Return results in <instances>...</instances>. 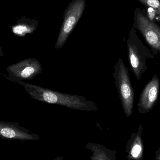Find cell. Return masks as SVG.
Segmentation results:
<instances>
[{
	"label": "cell",
	"mask_w": 160,
	"mask_h": 160,
	"mask_svg": "<svg viewBox=\"0 0 160 160\" xmlns=\"http://www.w3.org/2000/svg\"><path fill=\"white\" fill-rule=\"evenodd\" d=\"M156 160H160V148L156 152Z\"/></svg>",
	"instance_id": "obj_12"
},
{
	"label": "cell",
	"mask_w": 160,
	"mask_h": 160,
	"mask_svg": "<svg viewBox=\"0 0 160 160\" xmlns=\"http://www.w3.org/2000/svg\"><path fill=\"white\" fill-rule=\"evenodd\" d=\"M85 7V0H73L69 3L64 14L63 21L54 47L55 49L64 47L82 15Z\"/></svg>",
	"instance_id": "obj_5"
},
{
	"label": "cell",
	"mask_w": 160,
	"mask_h": 160,
	"mask_svg": "<svg viewBox=\"0 0 160 160\" xmlns=\"http://www.w3.org/2000/svg\"><path fill=\"white\" fill-rule=\"evenodd\" d=\"M113 77L122 109L127 117H130L133 112L134 91L131 82L128 70L121 57L118 58L114 66Z\"/></svg>",
	"instance_id": "obj_3"
},
{
	"label": "cell",
	"mask_w": 160,
	"mask_h": 160,
	"mask_svg": "<svg viewBox=\"0 0 160 160\" xmlns=\"http://www.w3.org/2000/svg\"><path fill=\"white\" fill-rule=\"evenodd\" d=\"M0 138L13 141L37 140L38 136L28 130L20 127L17 122L0 120Z\"/></svg>",
	"instance_id": "obj_8"
},
{
	"label": "cell",
	"mask_w": 160,
	"mask_h": 160,
	"mask_svg": "<svg viewBox=\"0 0 160 160\" xmlns=\"http://www.w3.org/2000/svg\"></svg>",
	"instance_id": "obj_14"
},
{
	"label": "cell",
	"mask_w": 160,
	"mask_h": 160,
	"mask_svg": "<svg viewBox=\"0 0 160 160\" xmlns=\"http://www.w3.org/2000/svg\"><path fill=\"white\" fill-rule=\"evenodd\" d=\"M142 126L140 125L137 132L132 133L129 148L128 157L130 159L141 160L143 154V144L142 141Z\"/></svg>",
	"instance_id": "obj_9"
},
{
	"label": "cell",
	"mask_w": 160,
	"mask_h": 160,
	"mask_svg": "<svg viewBox=\"0 0 160 160\" xmlns=\"http://www.w3.org/2000/svg\"><path fill=\"white\" fill-rule=\"evenodd\" d=\"M142 4L151 8L160 17V0H138Z\"/></svg>",
	"instance_id": "obj_11"
},
{
	"label": "cell",
	"mask_w": 160,
	"mask_h": 160,
	"mask_svg": "<svg viewBox=\"0 0 160 160\" xmlns=\"http://www.w3.org/2000/svg\"><path fill=\"white\" fill-rule=\"evenodd\" d=\"M6 70L8 73L6 78L18 83L23 80L32 79L42 72L43 68L37 59L28 58L8 66Z\"/></svg>",
	"instance_id": "obj_6"
},
{
	"label": "cell",
	"mask_w": 160,
	"mask_h": 160,
	"mask_svg": "<svg viewBox=\"0 0 160 160\" xmlns=\"http://www.w3.org/2000/svg\"><path fill=\"white\" fill-rule=\"evenodd\" d=\"M160 86L159 79L155 74L141 92L137 104L140 113H147L154 108L158 101Z\"/></svg>",
	"instance_id": "obj_7"
},
{
	"label": "cell",
	"mask_w": 160,
	"mask_h": 160,
	"mask_svg": "<svg viewBox=\"0 0 160 160\" xmlns=\"http://www.w3.org/2000/svg\"><path fill=\"white\" fill-rule=\"evenodd\" d=\"M126 43L132 73L137 80H140L147 70L148 60L154 59L156 55L143 43L133 27L130 31Z\"/></svg>",
	"instance_id": "obj_2"
},
{
	"label": "cell",
	"mask_w": 160,
	"mask_h": 160,
	"mask_svg": "<svg viewBox=\"0 0 160 160\" xmlns=\"http://www.w3.org/2000/svg\"><path fill=\"white\" fill-rule=\"evenodd\" d=\"M38 21L26 18H22L18 20L15 25L11 27V30L15 35L22 38L35 32L38 26Z\"/></svg>",
	"instance_id": "obj_10"
},
{
	"label": "cell",
	"mask_w": 160,
	"mask_h": 160,
	"mask_svg": "<svg viewBox=\"0 0 160 160\" xmlns=\"http://www.w3.org/2000/svg\"><path fill=\"white\" fill-rule=\"evenodd\" d=\"M132 27L140 32L155 55L160 54V27L149 18L144 9H135Z\"/></svg>",
	"instance_id": "obj_4"
},
{
	"label": "cell",
	"mask_w": 160,
	"mask_h": 160,
	"mask_svg": "<svg viewBox=\"0 0 160 160\" xmlns=\"http://www.w3.org/2000/svg\"><path fill=\"white\" fill-rule=\"evenodd\" d=\"M3 56V53L2 52V47L0 46V56L2 57Z\"/></svg>",
	"instance_id": "obj_13"
},
{
	"label": "cell",
	"mask_w": 160,
	"mask_h": 160,
	"mask_svg": "<svg viewBox=\"0 0 160 160\" xmlns=\"http://www.w3.org/2000/svg\"><path fill=\"white\" fill-rule=\"evenodd\" d=\"M17 83L23 86L32 98L42 102L79 111L96 112L99 110L95 102L87 100L82 96L61 93L23 81Z\"/></svg>",
	"instance_id": "obj_1"
}]
</instances>
